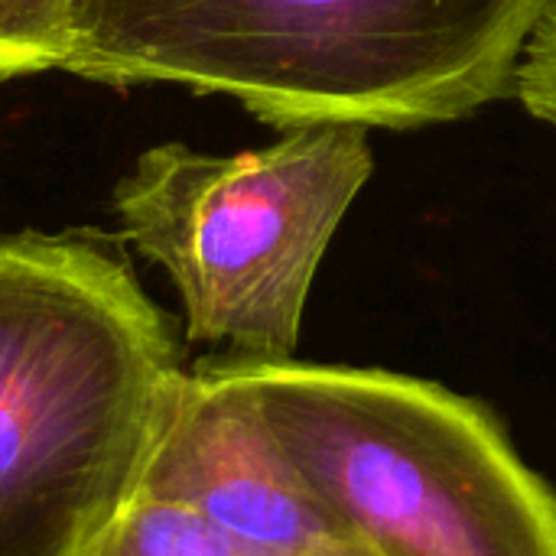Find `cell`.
I'll use <instances>...</instances> for the list:
<instances>
[{
    "mask_svg": "<svg viewBox=\"0 0 556 556\" xmlns=\"http://www.w3.org/2000/svg\"><path fill=\"white\" fill-rule=\"evenodd\" d=\"M134 495L179 502L257 556H375L303 482L225 355L186 371Z\"/></svg>",
    "mask_w": 556,
    "mask_h": 556,
    "instance_id": "cell-5",
    "label": "cell"
},
{
    "mask_svg": "<svg viewBox=\"0 0 556 556\" xmlns=\"http://www.w3.org/2000/svg\"><path fill=\"white\" fill-rule=\"evenodd\" d=\"M551 0H75L65 72L231 94L293 130H414L511 94Z\"/></svg>",
    "mask_w": 556,
    "mask_h": 556,
    "instance_id": "cell-1",
    "label": "cell"
},
{
    "mask_svg": "<svg viewBox=\"0 0 556 556\" xmlns=\"http://www.w3.org/2000/svg\"><path fill=\"white\" fill-rule=\"evenodd\" d=\"M368 127H293L231 156L163 143L117 182L124 238L173 280L186 339L238 358L296 355L326 248L371 179Z\"/></svg>",
    "mask_w": 556,
    "mask_h": 556,
    "instance_id": "cell-4",
    "label": "cell"
},
{
    "mask_svg": "<svg viewBox=\"0 0 556 556\" xmlns=\"http://www.w3.org/2000/svg\"><path fill=\"white\" fill-rule=\"evenodd\" d=\"M75 0H0V78L62 68Z\"/></svg>",
    "mask_w": 556,
    "mask_h": 556,
    "instance_id": "cell-7",
    "label": "cell"
},
{
    "mask_svg": "<svg viewBox=\"0 0 556 556\" xmlns=\"http://www.w3.org/2000/svg\"><path fill=\"white\" fill-rule=\"evenodd\" d=\"M225 358L313 495L375 556H556V495L482 404L381 368Z\"/></svg>",
    "mask_w": 556,
    "mask_h": 556,
    "instance_id": "cell-3",
    "label": "cell"
},
{
    "mask_svg": "<svg viewBox=\"0 0 556 556\" xmlns=\"http://www.w3.org/2000/svg\"><path fill=\"white\" fill-rule=\"evenodd\" d=\"M81 556H257L199 511L153 498L134 495L111 525L94 538Z\"/></svg>",
    "mask_w": 556,
    "mask_h": 556,
    "instance_id": "cell-6",
    "label": "cell"
},
{
    "mask_svg": "<svg viewBox=\"0 0 556 556\" xmlns=\"http://www.w3.org/2000/svg\"><path fill=\"white\" fill-rule=\"evenodd\" d=\"M511 94L531 117L556 127V0L547 3L525 42Z\"/></svg>",
    "mask_w": 556,
    "mask_h": 556,
    "instance_id": "cell-8",
    "label": "cell"
},
{
    "mask_svg": "<svg viewBox=\"0 0 556 556\" xmlns=\"http://www.w3.org/2000/svg\"><path fill=\"white\" fill-rule=\"evenodd\" d=\"M186 371L111 244L0 238V556L85 554L134 498Z\"/></svg>",
    "mask_w": 556,
    "mask_h": 556,
    "instance_id": "cell-2",
    "label": "cell"
}]
</instances>
